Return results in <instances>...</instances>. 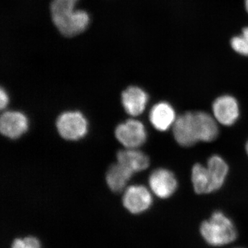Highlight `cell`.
<instances>
[{
    "instance_id": "cell-12",
    "label": "cell",
    "mask_w": 248,
    "mask_h": 248,
    "mask_svg": "<svg viewBox=\"0 0 248 248\" xmlns=\"http://www.w3.org/2000/svg\"><path fill=\"white\" fill-rule=\"evenodd\" d=\"M117 162L123 165L133 173L141 172L148 169L150 159L143 152L133 148H126L117 153Z\"/></svg>"
},
{
    "instance_id": "cell-17",
    "label": "cell",
    "mask_w": 248,
    "mask_h": 248,
    "mask_svg": "<svg viewBox=\"0 0 248 248\" xmlns=\"http://www.w3.org/2000/svg\"><path fill=\"white\" fill-rule=\"evenodd\" d=\"M231 45L236 53L248 57V27L243 29L241 35L232 38Z\"/></svg>"
},
{
    "instance_id": "cell-2",
    "label": "cell",
    "mask_w": 248,
    "mask_h": 248,
    "mask_svg": "<svg viewBox=\"0 0 248 248\" xmlns=\"http://www.w3.org/2000/svg\"><path fill=\"white\" fill-rule=\"evenodd\" d=\"M200 234L204 241L214 247L231 244L237 236L234 223L222 212H215L200 226Z\"/></svg>"
},
{
    "instance_id": "cell-21",
    "label": "cell",
    "mask_w": 248,
    "mask_h": 248,
    "mask_svg": "<svg viewBox=\"0 0 248 248\" xmlns=\"http://www.w3.org/2000/svg\"><path fill=\"white\" fill-rule=\"evenodd\" d=\"M246 153H247V155L248 156V141H247V143H246Z\"/></svg>"
},
{
    "instance_id": "cell-5",
    "label": "cell",
    "mask_w": 248,
    "mask_h": 248,
    "mask_svg": "<svg viewBox=\"0 0 248 248\" xmlns=\"http://www.w3.org/2000/svg\"><path fill=\"white\" fill-rule=\"evenodd\" d=\"M115 137L125 148H136L144 144L147 140L145 125L140 121L129 120L117 125Z\"/></svg>"
},
{
    "instance_id": "cell-10",
    "label": "cell",
    "mask_w": 248,
    "mask_h": 248,
    "mask_svg": "<svg viewBox=\"0 0 248 248\" xmlns=\"http://www.w3.org/2000/svg\"><path fill=\"white\" fill-rule=\"evenodd\" d=\"M148 94L138 86H130L122 94V103L124 110L129 115L137 117L141 115L148 102Z\"/></svg>"
},
{
    "instance_id": "cell-11",
    "label": "cell",
    "mask_w": 248,
    "mask_h": 248,
    "mask_svg": "<svg viewBox=\"0 0 248 248\" xmlns=\"http://www.w3.org/2000/svg\"><path fill=\"white\" fill-rule=\"evenodd\" d=\"M177 118L174 108L166 102H160L155 104L150 111V122L158 131H167L172 128Z\"/></svg>"
},
{
    "instance_id": "cell-7",
    "label": "cell",
    "mask_w": 248,
    "mask_h": 248,
    "mask_svg": "<svg viewBox=\"0 0 248 248\" xmlns=\"http://www.w3.org/2000/svg\"><path fill=\"white\" fill-rule=\"evenodd\" d=\"M151 192L160 199H169L177 190V178L172 171L166 169L155 170L149 177Z\"/></svg>"
},
{
    "instance_id": "cell-6",
    "label": "cell",
    "mask_w": 248,
    "mask_h": 248,
    "mask_svg": "<svg viewBox=\"0 0 248 248\" xmlns=\"http://www.w3.org/2000/svg\"><path fill=\"white\" fill-rule=\"evenodd\" d=\"M213 115L218 124L231 126L237 122L240 115V108L236 98L230 94L217 97L212 107Z\"/></svg>"
},
{
    "instance_id": "cell-4",
    "label": "cell",
    "mask_w": 248,
    "mask_h": 248,
    "mask_svg": "<svg viewBox=\"0 0 248 248\" xmlns=\"http://www.w3.org/2000/svg\"><path fill=\"white\" fill-rule=\"evenodd\" d=\"M172 128L173 137L181 146L191 147L200 141L195 112H186L178 116Z\"/></svg>"
},
{
    "instance_id": "cell-19",
    "label": "cell",
    "mask_w": 248,
    "mask_h": 248,
    "mask_svg": "<svg viewBox=\"0 0 248 248\" xmlns=\"http://www.w3.org/2000/svg\"><path fill=\"white\" fill-rule=\"evenodd\" d=\"M9 102V98L8 93L5 91L4 88H1L0 89V108L1 110H4L5 108L7 107Z\"/></svg>"
},
{
    "instance_id": "cell-16",
    "label": "cell",
    "mask_w": 248,
    "mask_h": 248,
    "mask_svg": "<svg viewBox=\"0 0 248 248\" xmlns=\"http://www.w3.org/2000/svg\"><path fill=\"white\" fill-rule=\"evenodd\" d=\"M191 180L196 193L205 195L213 192L206 166L200 163L194 165L191 171Z\"/></svg>"
},
{
    "instance_id": "cell-20",
    "label": "cell",
    "mask_w": 248,
    "mask_h": 248,
    "mask_svg": "<svg viewBox=\"0 0 248 248\" xmlns=\"http://www.w3.org/2000/svg\"><path fill=\"white\" fill-rule=\"evenodd\" d=\"M245 7H246V11H247L248 14V0L245 1Z\"/></svg>"
},
{
    "instance_id": "cell-15",
    "label": "cell",
    "mask_w": 248,
    "mask_h": 248,
    "mask_svg": "<svg viewBox=\"0 0 248 248\" xmlns=\"http://www.w3.org/2000/svg\"><path fill=\"white\" fill-rule=\"evenodd\" d=\"M196 119L200 128V140L202 142H211L218 137V122L213 115L203 111H195Z\"/></svg>"
},
{
    "instance_id": "cell-14",
    "label": "cell",
    "mask_w": 248,
    "mask_h": 248,
    "mask_svg": "<svg viewBox=\"0 0 248 248\" xmlns=\"http://www.w3.org/2000/svg\"><path fill=\"white\" fill-rule=\"evenodd\" d=\"M133 174L131 170L117 162L108 170L106 180L112 192H120L125 188Z\"/></svg>"
},
{
    "instance_id": "cell-1",
    "label": "cell",
    "mask_w": 248,
    "mask_h": 248,
    "mask_svg": "<svg viewBox=\"0 0 248 248\" xmlns=\"http://www.w3.org/2000/svg\"><path fill=\"white\" fill-rule=\"evenodd\" d=\"M79 0H52L50 5L52 21L62 35L73 37L89 27L90 16L86 11L76 10Z\"/></svg>"
},
{
    "instance_id": "cell-9",
    "label": "cell",
    "mask_w": 248,
    "mask_h": 248,
    "mask_svg": "<svg viewBox=\"0 0 248 248\" xmlns=\"http://www.w3.org/2000/svg\"><path fill=\"white\" fill-rule=\"evenodd\" d=\"M29 128L27 116L19 111H5L0 118V131L6 138L16 140Z\"/></svg>"
},
{
    "instance_id": "cell-18",
    "label": "cell",
    "mask_w": 248,
    "mask_h": 248,
    "mask_svg": "<svg viewBox=\"0 0 248 248\" xmlns=\"http://www.w3.org/2000/svg\"><path fill=\"white\" fill-rule=\"evenodd\" d=\"M11 248H41V246L38 239L29 236L24 239H16Z\"/></svg>"
},
{
    "instance_id": "cell-13",
    "label": "cell",
    "mask_w": 248,
    "mask_h": 248,
    "mask_svg": "<svg viewBox=\"0 0 248 248\" xmlns=\"http://www.w3.org/2000/svg\"><path fill=\"white\" fill-rule=\"evenodd\" d=\"M206 167L211 179L213 192L219 190L226 182L229 172L228 164L219 155H214L209 158Z\"/></svg>"
},
{
    "instance_id": "cell-8",
    "label": "cell",
    "mask_w": 248,
    "mask_h": 248,
    "mask_svg": "<svg viewBox=\"0 0 248 248\" xmlns=\"http://www.w3.org/2000/svg\"><path fill=\"white\" fill-rule=\"evenodd\" d=\"M153 203L151 192L145 186H132L125 191L123 197L124 207L132 214L146 211Z\"/></svg>"
},
{
    "instance_id": "cell-3",
    "label": "cell",
    "mask_w": 248,
    "mask_h": 248,
    "mask_svg": "<svg viewBox=\"0 0 248 248\" xmlns=\"http://www.w3.org/2000/svg\"><path fill=\"white\" fill-rule=\"evenodd\" d=\"M56 127L62 138L77 141L87 134L88 122L79 111H67L59 116Z\"/></svg>"
}]
</instances>
